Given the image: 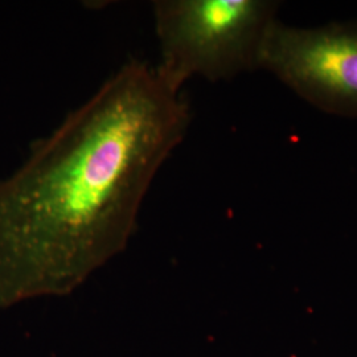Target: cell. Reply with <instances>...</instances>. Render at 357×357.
Wrapping results in <instances>:
<instances>
[{
	"mask_svg": "<svg viewBox=\"0 0 357 357\" xmlns=\"http://www.w3.org/2000/svg\"><path fill=\"white\" fill-rule=\"evenodd\" d=\"M258 68L326 112L357 115V24L303 29L274 19L261 44Z\"/></svg>",
	"mask_w": 357,
	"mask_h": 357,
	"instance_id": "3957f363",
	"label": "cell"
},
{
	"mask_svg": "<svg viewBox=\"0 0 357 357\" xmlns=\"http://www.w3.org/2000/svg\"><path fill=\"white\" fill-rule=\"evenodd\" d=\"M277 6L265 0H155L156 73L181 91L193 76L230 79L258 68V54Z\"/></svg>",
	"mask_w": 357,
	"mask_h": 357,
	"instance_id": "7a4b0ae2",
	"label": "cell"
},
{
	"mask_svg": "<svg viewBox=\"0 0 357 357\" xmlns=\"http://www.w3.org/2000/svg\"><path fill=\"white\" fill-rule=\"evenodd\" d=\"M191 113L155 66L130 60L0 180V310L73 293L122 253Z\"/></svg>",
	"mask_w": 357,
	"mask_h": 357,
	"instance_id": "6da1fadb",
	"label": "cell"
}]
</instances>
